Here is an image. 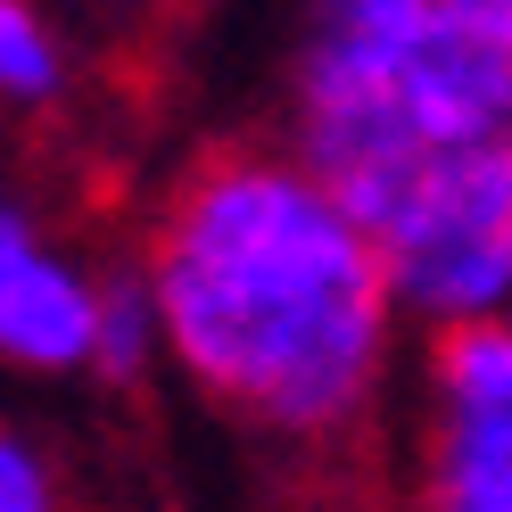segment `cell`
I'll return each instance as SVG.
<instances>
[{"mask_svg": "<svg viewBox=\"0 0 512 512\" xmlns=\"http://www.w3.org/2000/svg\"><path fill=\"white\" fill-rule=\"evenodd\" d=\"M141 273L166 356L207 405L290 455L380 430L405 306L364 215L298 149H215L149 223Z\"/></svg>", "mask_w": 512, "mask_h": 512, "instance_id": "6da1fadb", "label": "cell"}, {"mask_svg": "<svg viewBox=\"0 0 512 512\" xmlns=\"http://www.w3.org/2000/svg\"><path fill=\"white\" fill-rule=\"evenodd\" d=\"M512 133V42L438 0H306L290 149L356 215L455 149Z\"/></svg>", "mask_w": 512, "mask_h": 512, "instance_id": "7a4b0ae2", "label": "cell"}, {"mask_svg": "<svg viewBox=\"0 0 512 512\" xmlns=\"http://www.w3.org/2000/svg\"><path fill=\"white\" fill-rule=\"evenodd\" d=\"M364 232L380 240L389 290L422 339L504 323L512 314V133L422 166L389 207L364 215Z\"/></svg>", "mask_w": 512, "mask_h": 512, "instance_id": "3957f363", "label": "cell"}, {"mask_svg": "<svg viewBox=\"0 0 512 512\" xmlns=\"http://www.w3.org/2000/svg\"><path fill=\"white\" fill-rule=\"evenodd\" d=\"M380 496L397 512H512V314L422 339Z\"/></svg>", "mask_w": 512, "mask_h": 512, "instance_id": "277c9868", "label": "cell"}, {"mask_svg": "<svg viewBox=\"0 0 512 512\" xmlns=\"http://www.w3.org/2000/svg\"><path fill=\"white\" fill-rule=\"evenodd\" d=\"M100 281L42 232L0 256V364L17 372H91L100 364Z\"/></svg>", "mask_w": 512, "mask_h": 512, "instance_id": "5b68a950", "label": "cell"}, {"mask_svg": "<svg viewBox=\"0 0 512 512\" xmlns=\"http://www.w3.org/2000/svg\"><path fill=\"white\" fill-rule=\"evenodd\" d=\"M75 83L67 34L42 17V0H0V108H58Z\"/></svg>", "mask_w": 512, "mask_h": 512, "instance_id": "8992f818", "label": "cell"}, {"mask_svg": "<svg viewBox=\"0 0 512 512\" xmlns=\"http://www.w3.org/2000/svg\"><path fill=\"white\" fill-rule=\"evenodd\" d=\"M157 356H166V314H157V290H149V273H141V256H133L124 273L100 281V364H91V372L141 380Z\"/></svg>", "mask_w": 512, "mask_h": 512, "instance_id": "52a82bcc", "label": "cell"}, {"mask_svg": "<svg viewBox=\"0 0 512 512\" xmlns=\"http://www.w3.org/2000/svg\"><path fill=\"white\" fill-rule=\"evenodd\" d=\"M0 512H67L50 455L25 430H9V422H0Z\"/></svg>", "mask_w": 512, "mask_h": 512, "instance_id": "ba28073f", "label": "cell"}, {"mask_svg": "<svg viewBox=\"0 0 512 512\" xmlns=\"http://www.w3.org/2000/svg\"><path fill=\"white\" fill-rule=\"evenodd\" d=\"M446 17H463V25H488V34L512 42V0H438Z\"/></svg>", "mask_w": 512, "mask_h": 512, "instance_id": "9c48e42d", "label": "cell"}, {"mask_svg": "<svg viewBox=\"0 0 512 512\" xmlns=\"http://www.w3.org/2000/svg\"><path fill=\"white\" fill-rule=\"evenodd\" d=\"M17 240H34V223H25V215H17V207H9V199H0V256H9V248H17Z\"/></svg>", "mask_w": 512, "mask_h": 512, "instance_id": "30bf717a", "label": "cell"}, {"mask_svg": "<svg viewBox=\"0 0 512 512\" xmlns=\"http://www.w3.org/2000/svg\"><path fill=\"white\" fill-rule=\"evenodd\" d=\"M314 512H397V504H389V496H323Z\"/></svg>", "mask_w": 512, "mask_h": 512, "instance_id": "8fae6325", "label": "cell"}]
</instances>
